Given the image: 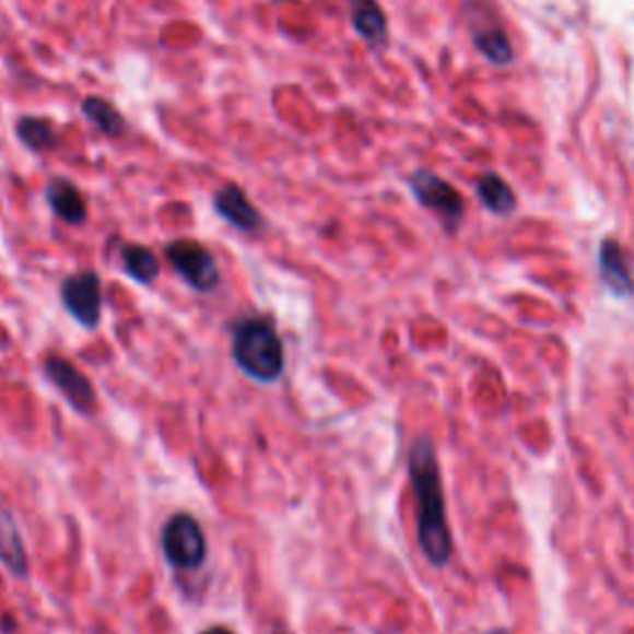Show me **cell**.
I'll return each mask as SVG.
<instances>
[{"label": "cell", "instance_id": "6da1fadb", "mask_svg": "<svg viewBox=\"0 0 634 634\" xmlns=\"http://www.w3.org/2000/svg\"><path fill=\"white\" fill-rule=\"evenodd\" d=\"M409 483L416 498V538L424 557L432 565L442 567L451 561L454 538L446 518V498L439 459H436L434 442L419 436L409 449L407 459Z\"/></svg>", "mask_w": 634, "mask_h": 634}, {"label": "cell", "instance_id": "7a4b0ae2", "mask_svg": "<svg viewBox=\"0 0 634 634\" xmlns=\"http://www.w3.org/2000/svg\"><path fill=\"white\" fill-rule=\"evenodd\" d=\"M231 357L256 385H275L285 375V348L268 317L250 315L233 325Z\"/></svg>", "mask_w": 634, "mask_h": 634}, {"label": "cell", "instance_id": "3957f363", "mask_svg": "<svg viewBox=\"0 0 634 634\" xmlns=\"http://www.w3.org/2000/svg\"><path fill=\"white\" fill-rule=\"evenodd\" d=\"M158 543H162L164 561L169 563V567H174V571L193 573L207 565L209 540L207 533H203L201 524L191 516V513L186 510L174 513V516L164 524Z\"/></svg>", "mask_w": 634, "mask_h": 634}, {"label": "cell", "instance_id": "277c9868", "mask_svg": "<svg viewBox=\"0 0 634 634\" xmlns=\"http://www.w3.org/2000/svg\"><path fill=\"white\" fill-rule=\"evenodd\" d=\"M176 275L196 293H213L221 285V270L211 250L193 238H176L164 248Z\"/></svg>", "mask_w": 634, "mask_h": 634}, {"label": "cell", "instance_id": "5b68a950", "mask_svg": "<svg viewBox=\"0 0 634 634\" xmlns=\"http://www.w3.org/2000/svg\"><path fill=\"white\" fill-rule=\"evenodd\" d=\"M60 303L82 330H97L105 310V291L97 270H80L62 281Z\"/></svg>", "mask_w": 634, "mask_h": 634}, {"label": "cell", "instance_id": "8992f818", "mask_svg": "<svg viewBox=\"0 0 634 634\" xmlns=\"http://www.w3.org/2000/svg\"><path fill=\"white\" fill-rule=\"evenodd\" d=\"M43 372L50 385L60 391L64 402L74 414L92 416L97 412V391L90 377L74 362L62 354H48L43 362Z\"/></svg>", "mask_w": 634, "mask_h": 634}, {"label": "cell", "instance_id": "52a82bcc", "mask_svg": "<svg viewBox=\"0 0 634 634\" xmlns=\"http://www.w3.org/2000/svg\"><path fill=\"white\" fill-rule=\"evenodd\" d=\"M466 23H469L473 45L489 62L508 64L513 60V45L491 5L469 0L466 3Z\"/></svg>", "mask_w": 634, "mask_h": 634}, {"label": "cell", "instance_id": "ba28073f", "mask_svg": "<svg viewBox=\"0 0 634 634\" xmlns=\"http://www.w3.org/2000/svg\"><path fill=\"white\" fill-rule=\"evenodd\" d=\"M409 189H412L414 199L422 203L424 209L436 213L446 226L449 228L459 226L466 203L463 196L456 191L449 181L426 169H419L412 174V179H409Z\"/></svg>", "mask_w": 634, "mask_h": 634}, {"label": "cell", "instance_id": "9c48e42d", "mask_svg": "<svg viewBox=\"0 0 634 634\" xmlns=\"http://www.w3.org/2000/svg\"><path fill=\"white\" fill-rule=\"evenodd\" d=\"M213 211L240 233H260L266 228L263 213L254 207V201H250L246 191L236 184L221 186V189L213 193Z\"/></svg>", "mask_w": 634, "mask_h": 634}, {"label": "cell", "instance_id": "30bf717a", "mask_svg": "<svg viewBox=\"0 0 634 634\" xmlns=\"http://www.w3.org/2000/svg\"><path fill=\"white\" fill-rule=\"evenodd\" d=\"M0 565L17 580L31 575V555H27L21 528L11 508L0 506Z\"/></svg>", "mask_w": 634, "mask_h": 634}, {"label": "cell", "instance_id": "8fae6325", "mask_svg": "<svg viewBox=\"0 0 634 634\" xmlns=\"http://www.w3.org/2000/svg\"><path fill=\"white\" fill-rule=\"evenodd\" d=\"M45 199H48V207L52 209L55 216L60 221L70 223V226H85L90 209L82 191L64 176H55L50 179L48 189H45Z\"/></svg>", "mask_w": 634, "mask_h": 634}, {"label": "cell", "instance_id": "7c38bea8", "mask_svg": "<svg viewBox=\"0 0 634 634\" xmlns=\"http://www.w3.org/2000/svg\"><path fill=\"white\" fill-rule=\"evenodd\" d=\"M598 268L602 283L608 285L610 293L618 297H630L634 293L630 260L618 240H602L598 250Z\"/></svg>", "mask_w": 634, "mask_h": 634}, {"label": "cell", "instance_id": "4fadbf2b", "mask_svg": "<svg viewBox=\"0 0 634 634\" xmlns=\"http://www.w3.org/2000/svg\"><path fill=\"white\" fill-rule=\"evenodd\" d=\"M350 21L369 48H385L389 40L387 15L377 0H348Z\"/></svg>", "mask_w": 634, "mask_h": 634}, {"label": "cell", "instance_id": "5bb4252c", "mask_svg": "<svg viewBox=\"0 0 634 634\" xmlns=\"http://www.w3.org/2000/svg\"><path fill=\"white\" fill-rule=\"evenodd\" d=\"M119 258H122L125 275L132 278L137 285H154L158 281L162 266H158V258L152 248L142 244H127L119 250Z\"/></svg>", "mask_w": 634, "mask_h": 634}, {"label": "cell", "instance_id": "9a60e30c", "mask_svg": "<svg viewBox=\"0 0 634 634\" xmlns=\"http://www.w3.org/2000/svg\"><path fill=\"white\" fill-rule=\"evenodd\" d=\"M82 115H85V119H90V122L95 125L102 134H107V137L127 134V119L122 117V111H119L105 97L82 99Z\"/></svg>", "mask_w": 634, "mask_h": 634}, {"label": "cell", "instance_id": "2e32d148", "mask_svg": "<svg viewBox=\"0 0 634 634\" xmlns=\"http://www.w3.org/2000/svg\"><path fill=\"white\" fill-rule=\"evenodd\" d=\"M476 191H479L481 203L491 213L508 216V213H513V209H516V193H513L510 186L503 181L498 174H483L479 184H476Z\"/></svg>", "mask_w": 634, "mask_h": 634}, {"label": "cell", "instance_id": "e0dca14e", "mask_svg": "<svg viewBox=\"0 0 634 634\" xmlns=\"http://www.w3.org/2000/svg\"><path fill=\"white\" fill-rule=\"evenodd\" d=\"M15 134L21 139L25 149H31L35 154H43L58 144V132H55L52 122L45 117H21L15 125Z\"/></svg>", "mask_w": 634, "mask_h": 634}, {"label": "cell", "instance_id": "ac0fdd59", "mask_svg": "<svg viewBox=\"0 0 634 634\" xmlns=\"http://www.w3.org/2000/svg\"><path fill=\"white\" fill-rule=\"evenodd\" d=\"M201 634H233L228 627H223V624H213V627L209 630H203Z\"/></svg>", "mask_w": 634, "mask_h": 634}, {"label": "cell", "instance_id": "d6986e66", "mask_svg": "<svg viewBox=\"0 0 634 634\" xmlns=\"http://www.w3.org/2000/svg\"><path fill=\"white\" fill-rule=\"evenodd\" d=\"M270 634H293V632H287V630H281V627H278V630H273Z\"/></svg>", "mask_w": 634, "mask_h": 634}]
</instances>
